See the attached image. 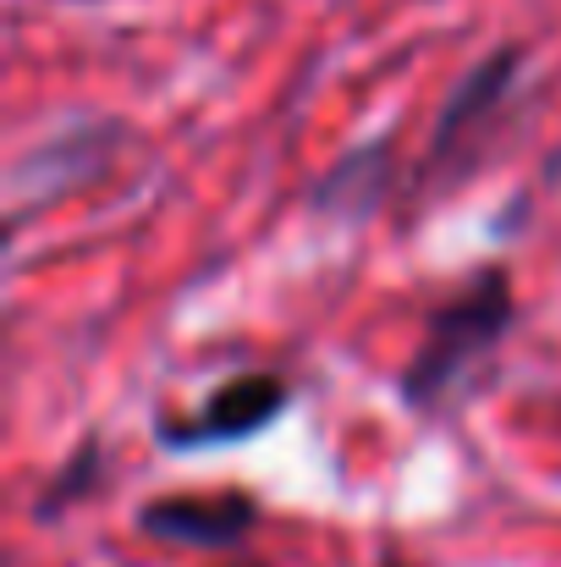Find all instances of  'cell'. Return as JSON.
<instances>
[{
  "instance_id": "obj_4",
  "label": "cell",
  "mask_w": 561,
  "mask_h": 567,
  "mask_svg": "<svg viewBox=\"0 0 561 567\" xmlns=\"http://www.w3.org/2000/svg\"><path fill=\"white\" fill-rule=\"evenodd\" d=\"M127 138H133V127H127L122 116H77L72 127L39 138V144L11 166V220H6V226L17 231V226L33 215V204H50V198H61V193L100 183V177L116 166V155L127 150Z\"/></svg>"
},
{
  "instance_id": "obj_6",
  "label": "cell",
  "mask_w": 561,
  "mask_h": 567,
  "mask_svg": "<svg viewBox=\"0 0 561 567\" xmlns=\"http://www.w3.org/2000/svg\"><path fill=\"white\" fill-rule=\"evenodd\" d=\"M396 133L385 127V133H374L364 144H353V150H342L314 183L303 193V204H309V215H320V220H370L380 215L391 198H396Z\"/></svg>"
},
{
  "instance_id": "obj_3",
  "label": "cell",
  "mask_w": 561,
  "mask_h": 567,
  "mask_svg": "<svg viewBox=\"0 0 561 567\" xmlns=\"http://www.w3.org/2000/svg\"><path fill=\"white\" fill-rule=\"evenodd\" d=\"M292 402V380L276 370H242V375L220 380L215 391H204L198 408L172 413L160 408L149 419V435L160 452H204V446H242L253 435H264Z\"/></svg>"
},
{
  "instance_id": "obj_7",
  "label": "cell",
  "mask_w": 561,
  "mask_h": 567,
  "mask_svg": "<svg viewBox=\"0 0 561 567\" xmlns=\"http://www.w3.org/2000/svg\"><path fill=\"white\" fill-rule=\"evenodd\" d=\"M105 435L100 430H89L61 463H55V474L39 485V496H33V518L39 524H55L66 507H77V502H89L100 485H105Z\"/></svg>"
},
{
  "instance_id": "obj_1",
  "label": "cell",
  "mask_w": 561,
  "mask_h": 567,
  "mask_svg": "<svg viewBox=\"0 0 561 567\" xmlns=\"http://www.w3.org/2000/svg\"><path fill=\"white\" fill-rule=\"evenodd\" d=\"M512 326H518L512 270H507L501 259L468 270L463 287L446 292V298L424 315V331H418L407 364L396 370L402 408H413L418 419L440 413L468 380L479 375L485 359H496V348L512 337Z\"/></svg>"
},
{
  "instance_id": "obj_2",
  "label": "cell",
  "mask_w": 561,
  "mask_h": 567,
  "mask_svg": "<svg viewBox=\"0 0 561 567\" xmlns=\"http://www.w3.org/2000/svg\"><path fill=\"white\" fill-rule=\"evenodd\" d=\"M523 66H529V50H523L518 39H507V44H496L490 55H479V61L451 83V94L440 100L429 150H424V161H418V172H413V188L424 193V198L451 193L457 177H468V172L479 166V144H485L490 122L501 116V105L512 100Z\"/></svg>"
},
{
  "instance_id": "obj_5",
  "label": "cell",
  "mask_w": 561,
  "mask_h": 567,
  "mask_svg": "<svg viewBox=\"0 0 561 567\" xmlns=\"http://www.w3.org/2000/svg\"><path fill=\"white\" fill-rule=\"evenodd\" d=\"M264 507L253 491L242 485H220V491H160L149 502H138L133 524L149 540L187 546V551H237L253 529H259Z\"/></svg>"
},
{
  "instance_id": "obj_9",
  "label": "cell",
  "mask_w": 561,
  "mask_h": 567,
  "mask_svg": "<svg viewBox=\"0 0 561 567\" xmlns=\"http://www.w3.org/2000/svg\"><path fill=\"white\" fill-rule=\"evenodd\" d=\"M237 567H264V563H237Z\"/></svg>"
},
{
  "instance_id": "obj_8",
  "label": "cell",
  "mask_w": 561,
  "mask_h": 567,
  "mask_svg": "<svg viewBox=\"0 0 561 567\" xmlns=\"http://www.w3.org/2000/svg\"><path fill=\"white\" fill-rule=\"evenodd\" d=\"M374 567H407V563H402V557H380Z\"/></svg>"
}]
</instances>
